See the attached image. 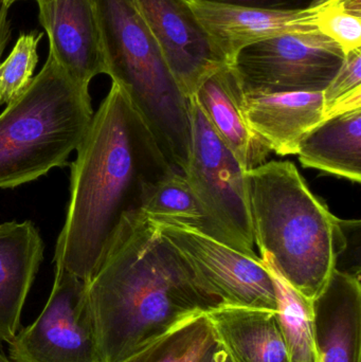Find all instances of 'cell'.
<instances>
[{
  "mask_svg": "<svg viewBox=\"0 0 361 362\" xmlns=\"http://www.w3.org/2000/svg\"><path fill=\"white\" fill-rule=\"evenodd\" d=\"M87 291L104 362H122L223 305L140 209L121 219Z\"/></svg>",
  "mask_w": 361,
  "mask_h": 362,
  "instance_id": "cell-1",
  "label": "cell"
},
{
  "mask_svg": "<svg viewBox=\"0 0 361 362\" xmlns=\"http://www.w3.org/2000/svg\"><path fill=\"white\" fill-rule=\"evenodd\" d=\"M70 170L69 202L53 263L88 283L122 217L140 208L144 183L173 169L126 93L112 82Z\"/></svg>",
  "mask_w": 361,
  "mask_h": 362,
  "instance_id": "cell-2",
  "label": "cell"
},
{
  "mask_svg": "<svg viewBox=\"0 0 361 362\" xmlns=\"http://www.w3.org/2000/svg\"><path fill=\"white\" fill-rule=\"evenodd\" d=\"M246 180L261 259L313 302L347 247L343 221L312 193L290 161L263 163L247 172Z\"/></svg>",
  "mask_w": 361,
  "mask_h": 362,
  "instance_id": "cell-3",
  "label": "cell"
},
{
  "mask_svg": "<svg viewBox=\"0 0 361 362\" xmlns=\"http://www.w3.org/2000/svg\"><path fill=\"white\" fill-rule=\"evenodd\" d=\"M91 2L105 74L126 93L165 163L184 174L191 144L189 99L133 0Z\"/></svg>",
  "mask_w": 361,
  "mask_h": 362,
  "instance_id": "cell-4",
  "label": "cell"
},
{
  "mask_svg": "<svg viewBox=\"0 0 361 362\" xmlns=\"http://www.w3.org/2000/svg\"><path fill=\"white\" fill-rule=\"evenodd\" d=\"M89 89L49 54L25 93L0 115V189H14L68 165L93 116Z\"/></svg>",
  "mask_w": 361,
  "mask_h": 362,
  "instance_id": "cell-5",
  "label": "cell"
},
{
  "mask_svg": "<svg viewBox=\"0 0 361 362\" xmlns=\"http://www.w3.org/2000/svg\"><path fill=\"white\" fill-rule=\"evenodd\" d=\"M191 144L184 177L216 238L249 255L254 252L247 180L239 161L206 118L195 97L189 99Z\"/></svg>",
  "mask_w": 361,
  "mask_h": 362,
  "instance_id": "cell-6",
  "label": "cell"
},
{
  "mask_svg": "<svg viewBox=\"0 0 361 362\" xmlns=\"http://www.w3.org/2000/svg\"><path fill=\"white\" fill-rule=\"evenodd\" d=\"M343 59L341 47L320 32H290L246 47L231 66L245 95L319 93Z\"/></svg>",
  "mask_w": 361,
  "mask_h": 362,
  "instance_id": "cell-7",
  "label": "cell"
},
{
  "mask_svg": "<svg viewBox=\"0 0 361 362\" xmlns=\"http://www.w3.org/2000/svg\"><path fill=\"white\" fill-rule=\"evenodd\" d=\"M40 316L8 342L12 362H104L87 283L63 268Z\"/></svg>",
  "mask_w": 361,
  "mask_h": 362,
  "instance_id": "cell-8",
  "label": "cell"
},
{
  "mask_svg": "<svg viewBox=\"0 0 361 362\" xmlns=\"http://www.w3.org/2000/svg\"><path fill=\"white\" fill-rule=\"evenodd\" d=\"M156 223L161 234L184 257L199 284L218 298L223 305L278 313L277 288L260 257H249L184 226Z\"/></svg>",
  "mask_w": 361,
  "mask_h": 362,
  "instance_id": "cell-9",
  "label": "cell"
},
{
  "mask_svg": "<svg viewBox=\"0 0 361 362\" xmlns=\"http://www.w3.org/2000/svg\"><path fill=\"white\" fill-rule=\"evenodd\" d=\"M182 95L190 99L226 66L187 0H133Z\"/></svg>",
  "mask_w": 361,
  "mask_h": 362,
  "instance_id": "cell-10",
  "label": "cell"
},
{
  "mask_svg": "<svg viewBox=\"0 0 361 362\" xmlns=\"http://www.w3.org/2000/svg\"><path fill=\"white\" fill-rule=\"evenodd\" d=\"M187 2L227 65H232L239 51L250 45L290 32L317 31V1L307 8L292 10L254 8L210 0Z\"/></svg>",
  "mask_w": 361,
  "mask_h": 362,
  "instance_id": "cell-11",
  "label": "cell"
},
{
  "mask_svg": "<svg viewBox=\"0 0 361 362\" xmlns=\"http://www.w3.org/2000/svg\"><path fill=\"white\" fill-rule=\"evenodd\" d=\"M49 54L80 86L105 74L99 28L91 0H35Z\"/></svg>",
  "mask_w": 361,
  "mask_h": 362,
  "instance_id": "cell-12",
  "label": "cell"
},
{
  "mask_svg": "<svg viewBox=\"0 0 361 362\" xmlns=\"http://www.w3.org/2000/svg\"><path fill=\"white\" fill-rule=\"evenodd\" d=\"M313 312L318 362H361L360 274L336 268Z\"/></svg>",
  "mask_w": 361,
  "mask_h": 362,
  "instance_id": "cell-13",
  "label": "cell"
},
{
  "mask_svg": "<svg viewBox=\"0 0 361 362\" xmlns=\"http://www.w3.org/2000/svg\"><path fill=\"white\" fill-rule=\"evenodd\" d=\"M44 251V240L31 221L0 223V344H8L20 329Z\"/></svg>",
  "mask_w": 361,
  "mask_h": 362,
  "instance_id": "cell-14",
  "label": "cell"
},
{
  "mask_svg": "<svg viewBox=\"0 0 361 362\" xmlns=\"http://www.w3.org/2000/svg\"><path fill=\"white\" fill-rule=\"evenodd\" d=\"M244 115L271 152L297 155L305 135L324 121V93L245 95Z\"/></svg>",
  "mask_w": 361,
  "mask_h": 362,
  "instance_id": "cell-15",
  "label": "cell"
},
{
  "mask_svg": "<svg viewBox=\"0 0 361 362\" xmlns=\"http://www.w3.org/2000/svg\"><path fill=\"white\" fill-rule=\"evenodd\" d=\"M193 97L246 173L265 163L271 150L246 120L245 93L232 66H224L209 76Z\"/></svg>",
  "mask_w": 361,
  "mask_h": 362,
  "instance_id": "cell-16",
  "label": "cell"
},
{
  "mask_svg": "<svg viewBox=\"0 0 361 362\" xmlns=\"http://www.w3.org/2000/svg\"><path fill=\"white\" fill-rule=\"evenodd\" d=\"M206 316L233 362H290L277 313L220 305Z\"/></svg>",
  "mask_w": 361,
  "mask_h": 362,
  "instance_id": "cell-17",
  "label": "cell"
},
{
  "mask_svg": "<svg viewBox=\"0 0 361 362\" xmlns=\"http://www.w3.org/2000/svg\"><path fill=\"white\" fill-rule=\"evenodd\" d=\"M303 167L361 182V108L331 117L299 144Z\"/></svg>",
  "mask_w": 361,
  "mask_h": 362,
  "instance_id": "cell-18",
  "label": "cell"
},
{
  "mask_svg": "<svg viewBox=\"0 0 361 362\" xmlns=\"http://www.w3.org/2000/svg\"><path fill=\"white\" fill-rule=\"evenodd\" d=\"M139 209L153 221L177 223L216 238L196 196L179 172L171 170L144 183Z\"/></svg>",
  "mask_w": 361,
  "mask_h": 362,
  "instance_id": "cell-19",
  "label": "cell"
},
{
  "mask_svg": "<svg viewBox=\"0 0 361 362\" xmlns=\"http://www.w3.org/2000/svg\"><path fill=\"white\" fill-rule=\"evenodd\" d=\"M264 264L277 288L279 301L277 314L290 362H318L313 302L297 293L271 266Z\"/></svg>",
  "mask_w": 361,
  "mask_h": 362,
  "instance_id": "cell-20",
  "label": "cell"
},
{
  "mask_svg": "<svg viewBox=\"0 0 361 362\" xmlns=\"http://www.w3.org/2000/svg\"><path fill=\"white\" fill-rule=\"evenodd\" d=\"M214 341L210 321L201 315L122 362H199Z\"/></svg>",
  "mask_w": 361,
  "mask_h": 362,
  "instance_id": "cell-21",
  "label": "cell"
},
{
  "mask_svg": "<svg viewBox=\"0 0 361 362\" xmlns=\"http://www.w3.org/2000/svg\"><path fill=\"white\" fill-rule=\"evenodd\" d=\"M44 34L21 33L10 54L0 63V104L8 105L27 91L38 63V45Z\"/></svg>",
  "mask_w": 361,
  "mask_h": 362,
  "instance_id": "cell-22",
  "label": "cell"
},
{
  "mask_svg": "<svg viewBox=\"0 0 361 362\" xmlns=\"http://www.w3.org/2000/svg\"><path fill=\"white\" fill-rule=\"evenodd\" d=\"M315 25L345 54L361 49V0H317Z\"/></svg>",
  "mask_w": 361,
  "mask_h": 362,
  "instance_id": "cell-23",
  "label": "cell"
},
{
  "mask_svg": "<svg viewBox=\"0 0 361 362\" xmlns=\"http://www.w3.org/2000/svg\"><path fill=\"white\" fill-rule=\"evenodd\" d=\"M324 93V120L361 108V49L345 54L343 65Z\"/></svg>",
  "mask_w": 361,
  "mask_h": 362,
  "instance_id": "cell-24",
  "label": "cell"
},
{
  "mask_svg": "<svg viewBox=\"0 0 361 362\" xmlns=\"http://www.w3.org/2000/svg\"><path fill=\"white\" fill-rule=\"evenodd\" d=\"M210 1L239 4V6H254V8L292 10V8H307L317 0H210Z\"/></svg>",
  "mask_w": 361,
  "mask_h": 362,
  "instance_id": "cell-25",
  "label": "cell"
},
{
  "mask_svg": "<svg viewBox=\"0 0 361 362\" xmlns=\"http://www.w3.org/2000/svg\"><path fill=\"white\" fill-rule=\"evenodd\" d=\"M10 4L6 0H0V63L2 54L8 46L12 35V25L10 19Z\"/></svg>",
  "mask_w": 361,
  "mask_h": 362,
  "instance_id": "cell-26",
  "label": "cell"
},
{
  "mask_svg": "<svg viewBox=\"0 0 361 362\" xmlns=\"http://www.w3.org/2000/svg\"><path fill=\"white\" fill-rule=\"evenodd\" d=\"M199 362H233V361L227 351L215 340Z\"/></svg>",
  "mask_w": 361,
  "mask_h": 362,
  "instance_id": "cell-27",
  "label": "cell"
},
{
  "mask_svg": "<svg viewBox=\"0 0 361 362\" xmlns=\"http://www.w3.org/2000/svg\"><path fill=\"white\" fill-rule=\"evenodd\" d=\"M0 362H12L10 361V359L8 358V357L4 356L2 353H0Z\"/></svg>",
  "mask_w": 361,
  "mask_h": 362,
  "instance_id": "cell-28",
  "label": "cell"
},
{
  "mask_svg": "<svg viewBox=\"0 0 361 362\" xmlns=\"http://www.w3.org/2000/svg\"><path fill=\"white\" fill-rule=\"evenodd\" d=\"M17 1H21V0H6V2H8V4H10L11 6H12L13 4H14L15 2Z\"/></svg>",
  "mask_w": 361,
  "mask_h": 362,
  "instance_id": "cell-29",
  "label": "cell"
}]
</instances>
